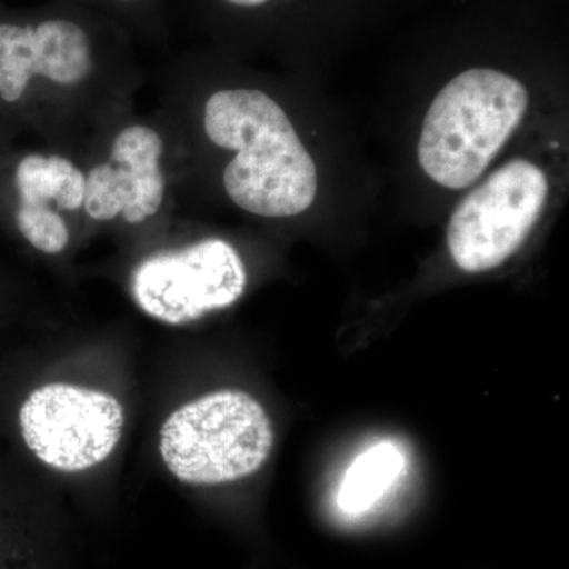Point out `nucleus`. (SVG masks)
Listing matches in <instances>:
<instances>
[{
	"label": "nucleus",
	"mask_w": 569,
	"mask_h": 569,
	"mask_svg": "<svg viewBox=\"0 0 569 569\" xmlns=\"http://www.w3.org/2000/svg\"><path fill=\"white\" fill-rule=\"evenodd\" d=\"M204 130L219 148L236 151L223 186L234 204L261 217L307 211L317 197L316 162L280 104L254 89L213 93Z\"/></svg>",
	"instance_id": "nucleus-1"
},
{
	"label": "nucleus",
	"mask_w": 569,
	"mask_h": 569,
	"mask_svg": "<svg viewBox=\"0 0 569 569\" xmlns=\"http://www.w3.org/2000/svg\"><path fill=\"white\" fill-rule=\"evenodd\" d=\"M529 108L526 86L511 74L471 69L448 82L430 104L418 159L432 181L462 190L485 173Z\"/></svg>",
	"instance_id": "nucleus-2"
},
{
	"label": "nucleus",
	"mask_w": 569,
	"mask_h": 569,
	"mask_svg": "<svg viewBox=\"0 0 569 569\" xmlns=\"http://www.w3.org/2000/svg\"><path fill=\"white\" fill-rule=\"evenodd\" d=\"M274 445L271 419L244 391L211 392L170 415L160 430V456L179 481L216 486L250 477Z\"/></svg>",
	"instance_id": "nucleus-3"
},
{
	"label": "nucleus",
	"mask_w": 569,
	"mask_h": 569,
	"mask_svg": "<svg viewBox=\"0 0 569 569\" xmlns=\"http://www.w3.org/2000/svg\"><path fill=\"white\" fill-rule=\"evenodd\" d=\"M548 194V178L529 160H512L490 174L449 219L448 249L455 263L470 274L503 264L529 238Z\"/></svg>",
	"instance_id": "nucleus-4"
},
{
	"label": "nucleus",
	"mask_w": 569,
	"mask_h": 569,
	"mask_svg": "<svg viewBox=\"0 0 569 569\" xmlns=\"http://www.w3.org/2000/svg\"><path fill=\"white\" fill-rule=\"evenodd\" d=\"M121 402L107 392L67 383L44 385L20 410L22 438L37 459L66 473L104 462L123 430Z\"/></svg>",
	"instance_id": "nucleus-5"
},
{
	"label": "nucleus",
	"mask_w": 569,
	"mask_h": 569,
	"mask_svg": "<svg viewBox=\"0 0 569 569\" xmlns=\"http://www.w3.org/2000/svg\"><path fill=\"white\" fill-rule=\"evenodd\" d=\"M246 284L244 263L234 247L223 239H206L146 258L130 287L142 312L178 326L233 306Z\"/></svg>",
	"instance_id": "nucleus-6"
},
{
	"label": "nucleus",
	"mask_w": 569,
	"mask_h": 569,
	"mask_svg": "<svg viewBox=\"0 0 569 569\" xmlns=\"http://www.w3.org/2000/svg\"><path fill=\"white\" fill-rule=\"evenodd\" d=\"M163 141L144 126L123 129L112 142L110 160L86 176L84 209L99 222L122 216L129 223L144 222L159 212L164 197L160 170Z\"/></svg>",
	"instance_id": "nucleus-7"
},
{
	"label": "nucleus",
	"mask_w": 569,
	"mask_h": 569,
	"mask_svg": "<svg viewBox=\"0 0 569 569\" xmlns=\"http://www.w3.org/2000/svg\"><path fill=\"white\" fill-rule=\"evenodd\" d=\"M92 67L91 41L74 22H0V97L6 102H18L33 77L78 84L91 74Z\"/></svg>",
	"instance_id": "nucleus-8"
},
{
	"label": "nucleus",
	"mask_w": 569,
	"mask_h": 569,
	"mask_svg": "<svg viewBox=\"0 0 569 569\" xmlns=\"http://www.w3.org/2000/svg\"><path fill=\"white\" fill-rule=\"evenodd\" d=\"M407 458L397 441L370 445L351 462L336 490V509L343 519L372 515L406 473Z\"/></svg>",
	"instance_id": "nucleus-9"
},
{
	"label": "nucleus",
	"mask_w": 569,
	"mask_h": 569,
	"mask_svg": "<svg viewBox=\"0 0 569 569\" xmlns=\"http://www.w3.org/2000/svg\"><path fill=\"white\" fill-rule=\"evenodd\" d=\"M21 203H54L61 211H78L84 204L86 176L63 157H24L17 170Z\"/></svg>",
	"instance_id": "nucleus-10"
},
{
	"label": "nucleus",
	"mask_w": 569,
	"mask_h": 569,
	"mask_svg": "<svg viewBox=\"0 0 569 569\" xmlns=\"http://www.w3.org/2000/svg\"><path fill=\"white\" fill-rule=\"evenodd\" d=\"M17 224L21 234L40 252L59 253L69 244L70 231L66 220L47 204L21 203Z\"/></svg>",
	"instance_id": "nucleus-11"
},
{
	"label": "nucleus",
	"mask_w": 569,
	"mask_h": 569,
	"mask_svg": "<svg viewBox=\"0 0 569 569\" xmlns=\"http://www.w3.org/2000/svg\"><path fill=\"white\" fill-rule=\"evenodd\" d=\"M228 2L239 7H258L263 6V3L269 2V0H228Z\"/></svg>",
	"instance_id": "nucleus-12"
},
{
	"label": "nucleus",
	"mask_w": 569,
	"mask_h": 569,
	"mask_svg": "<svg viewBox=\"0 0 569 569\" xmlns=\"http://www.w3.org/2000/svg\"><path fill=\"white\" fill-rule=\"evenodd\" d=\"M126 2H129V0H126Z\"/></svg>",
	"instance_id": "nucleus-13"
}]
</instances>
